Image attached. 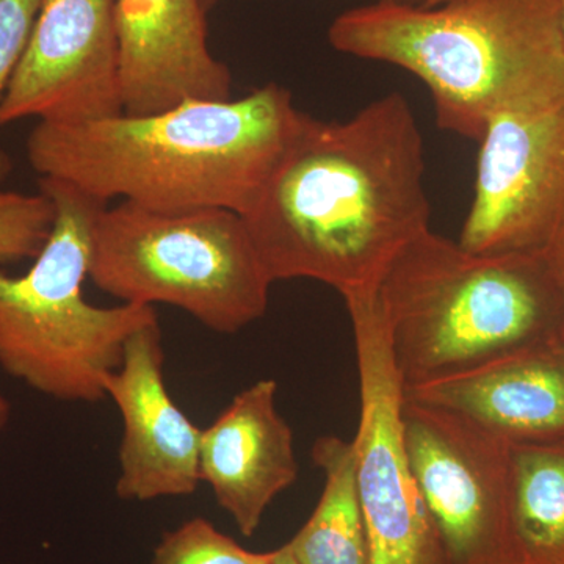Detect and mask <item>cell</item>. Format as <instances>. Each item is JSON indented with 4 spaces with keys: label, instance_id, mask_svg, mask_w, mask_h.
I'll return each instance as SVG.
<instances>
[{
    "label": "cell",
    "instance_id": "ba28073f",
    "mask_svg": "<svg viewBox=\"0 0 564 564\" xmlns=\"http://www.w3.org/2000/svg\"><path fill=\"white\" fill-rule=\"evenodd\" d=\"M411 469L447 564H524L513 521L511 445L462 415L404 397Z\"/></svg>",
    "mask_w": 564,
    "mask_h": 564
},
{
    "label": "cell",
    "instance_id": "277c9868",
    "mask_svg": "<svg viewBox=\"0 0 564 564\" xmlns=\"http://www.w3.org/2000/svg\"><path fill=\"white\" fill-rule=\"evenodd\" d=\"M378 295L404 388L564 336L545 254H478L430 228L389 263Z\"/></svg>",
    "mask_w": 564,
    "mask_h": 564
},
{
    "label": "cell",
    "instance_id": "cb8c5ba5",
    "mask_svg": "<svg viewBox=\"0 0 564 564\" xmlns=\"http://www.w3.org/2000/svg\"><path fill=\"white\" fill-rule=\"evenodd\" d=\"M556 9H558L560 31H562L564 43V0H556Z\"/></svg>",
    "mask_w": 564,
    "mask_h": 564
},
{
    "label": "cell",
    "instance_id": "603a6c76",
    "mask_svg": "<svg viewBox=\"0 0 564 564\" xmlns=\"http://www.w3.org/2000/svg\"><path fill=\"white\" fill-rule=\"evenodd\" d=\"M223 2V0H202V6L206 13L214 10L218 3ZM397 2H406V3H422L423 0H397Z\"/></svg>",
    "mask_w": 564,
    "mask_h": 564
},
{
    "label": "cell",
    "instance_id": "7402d4cb",
    "mask_svg": "<svg viewBox=\"0 0 564 564\" xmlns=\"http://www.w3.org/2000/svg\"><path fill=\"white\" fill-rule=\"evenodd\" d=\"M273 564H299L296 560L293 558L291 551H289L288 545H281L280 549L274 551Z\"/></svg>",
    "mask_w": 564,
    "mask_h": 564
},
{
    "label": "cell",
    "instance_id": "d4e9b609",
    "mask_svg": "<svg viewBox=\"0 0 564 564\" xmlns=\"http://www.w3.org/2000/svg\"><path fill=\"white\" fill-rule=\"evenodd\" d=\"M451 2V0H423L421 3L422 7H437L443 6V3Z\"/></svg>",
    "mask_w": 564,
    "mask_h": 564
},
{
    "label": "cell",
    "instance_id": "9c48e42d",
    "mask_svg": "<svg viewBox=\"0 0 564 564\" xmlns=\"http://www.w3.org/2000/svg\"><path fill=\"white\" fill-rule=\"evenodd\" d=\"M458 242L478 254H545L564 240V91L497 111L480 139Z\"/></svg>",
    "mask_w": 564,
    "mask_h": 564
},
{
    "label": "cell",
    "instance_id": "e0dca14e",
    "mask_svg": "<svg viewBox=\"0 0 564 564\" xmlns=\"http://www.w3.org/2000/svg\"><path fill=\"white\" fill-rule=\"evenodd\" d=\"M274 551L251 552L204 518L163 534L151 564H272Z\"/></svg>",
    "mask_w": 564,
    "mask_h": 564
},
{
    "label": "cell",
    "instance_id": "8992f818",
    "mask_svg": "<svg viewBox=\"0 0 564 564\" xmlns=\"http://www.w3.org/2000/svg\"><path fill=\"white\" fill-rule=\"evenodd\" d=\"M88 278L121 303L169 304L220 334L262 318L273 284L237 212L128 202L96 214Z\"/></svg>",
    "mask_w": 564,
    "mask_h": 564
},
{
    "label": "cell",
    "instance_id": "9a60e30c",
    "mask_svg": "<svg viewBox=\"0 0 564 564\" xmlns=\"http://www.w3.org/2000/svg\"><path fill=\"white\" fill-rule=\"evenodd\" d=\"M311 456L325 486L310 521L285 545L299 564H370L351 443L328 434Z\"/></svg>",
    "mask_w": 564,
    "mask_h": 564
},
{
    "label": "cell",
    "instance_id": "5b68a950",
    "mask_svg": "<svg viewBox=\"0 0 564 564\" xmlns=\"http://www.w3.org/2000/svg\"><path fill=\"white\" fill-rule=\"evenodd\" d=\"M40 192L54 203V229L28 272L0 270V369L58 402H104V378L120 366L129 337L158 314L154 306L85 300L91 226L107 204L47 177Z\"/></svg>",
    "mask_w": 564,
    "mask_h": 564
},
{
    "label": "cell",
    "instance_id": "ac0fdd59",
    "mask_svg": "<svg viewBox=\"0 0 564 564\" xmlns=\"http://www.w3.org/2000/svg\"><path fill=\"white\" fill-rule=\"evenodd\" d=\"M54 223V203L43 192L28 195L0 187V263L35 259Z\"/></svg>",
    "mask_w": 564,
    "mask_h": 564
},
{
    "label": "cell",
    "instance_id": "52a82bcc",
    "mask_svg": "<svg viewBox=\"0 0 564 564\" xmlns=\"http://www.w3.org/2000/svg\"><path fill=\"white\" fill-rule=\"evenodd\" d=\"M344 300L358 361L361 413L351 445L370 564H447L404 444V386L378 288Z\"/></svg>",
    "mask_w": 564,
    "mask_h": 564
},
{
    "label": "cell",
    "instance_id": "44dd1931",
    "mask_svg": "<svg viewBox=\"0 0 564 564\" xmlns=\"http://www.w3.org/2000/svg\"><path fill=\"white\" fill-rule=\"evenodd\" d=\"M11 419V404L7 397L0 392V429H6Z\"/></svg>",
    "mask_w": 564,
    "mask_h": 564
},
{
    "label": "cell",
    "instance_id": "484cf974",
    "mask_svg": "<svg viewBox=\"0 0 564 564\" xmlns=\"http://www.w3.org/2000/svg\"><path fill=\"white\" fill-rule=\"evenodd\" d=\"M273 564V563H272Z\"/></svg>",
    "mask_w": 564,
    "mask_h": 564
},
{
    "label": "cell",
    "instance_id": "7a4b0ae2",
    "mask_svg": "<svg viewBox=\"0 0 564 564\" xmlns=\"http://www.w3.org/2000/svg\"><path fill=\"white\" fill-rule=\"evenodd\" d=\"M302 110L269 84L240 99L185 101L79 124L39 121L28 158L40 177L106 203L248 214L291 143Z\"/></svg>",
    "mask_w": 564,
    "mask_h": 564
},
{
    "label": "cell",
    "instance_id": "6da1fadb",
    "mask_svg": "<svg viewBox=\"0 0 564 564\" xmlns=\"http://www.w3.org/2000/svg\"><path fill=\"white\" fill-rule=\"evenodd\" d=\"M423 176L421 129L400 93L345 121L302 111L243 220L272 282L318 281L343 296L369 291L430 228Z\"/></svg>",
    "mask_w": 564,
    "mask_h": 564
},
{
    "label": "cell",
    "instance_id": "30bf717a",
    "mask_svg": "<svg viewBox=\"0 0 564 564\" xmlns=\"http://www.w3.org/2000/svg\"><path fill=\"white\" fill-rule=\"evenodd\" d=\"M117 0H41L0 128L36 118L79 124L122 113Z\"/></svg>",
    "mask_w": 564,
    "mask_h": 564
},
{
    "label": "cell",
    "instance_id": "4fadbf2b",
    "mask_svg": "<svg viewBox=\"0 0 564 564\" xmlns=\"http://www.w3.org/2000/svg\"><path fill=\"white\" fill-rule=\"evenodd\" d=\"M404 397L462 415L508 444L564 441V336L410 386Z\"/></svg>",
    "mask_w": 564,
    "mask_h": 564
},
{
    "label": "cell",
    "instance_id": "7c38bea8",
    "mask_svg": "<svg viewBox=\"0 0 564 564\" xmlns=\"http://www.w3.org/2000/svg\"><path fill=\"white\" fill-rule=\"evenodd\" d=\"M202 0H117L122 113L231 99V73L212 54Z\"/></svg>",
    "mask_w": 564,
    "mask_h": 564
},
{
    "label": "cell",
    "instance_id": "5bb4252c",
    "mask_svg": "<svg viewBox=\"0 0 564 564\" xmlns=\"http://www.w3.org/2000/svg\"><path fill=\"white\" fill-rule=\"evenodd\" d=\"M276 393V381H256L202 434L199 478L247 538L299 478L292 429L278 411Z\"/></svg>",
    "mask_w": 564,
    "mask_h": 564
},
{
    "label": "cell",
    "instance_id": "ffe728a7",
    "mask_svg": "<svg viewBox=\"0 0 564 564\" xmlns=\"http://www.w3.org/2000/svg\"><path fill=\"white\" fill-rule=\"evenodd\" d=\"M545 258H547L552 273H554L555 280L558 282L564 295V240L545 252Z\"/></svg>",
    "mask_w": 564,
    "mask_h": 564
},
{
    "label": "cell",
    "instance_id": "8fae6325",
    "mask_svg": "<svg viewBox=\"0 0 564 564\" xmlns=\"http://www.w3.org/2000/svg\"><path fill=\"white\" fill-rule=\"evenodd\" d=\"M159 322L133 333L120 366L104 378L107 399L120 411L122 436L115 491L128 502L191 496L199 478L198 429L170 395Z\"/></svg>",
    "mask_w": 564,
    "mask_h": 564
},
{
    "label": "cell",
    "instance_id": "3957f363",
    "mask_svg": "<svg viewBox=\"0 0 564 564\" xmlns=\"http://www.w3.org/2000/svg\"><path fill=\"white\" fill-rule=\"evenodd\" d=\"M328 40L419 77L437 126L464 139L480 141L497 111L564 91L556 0H378L339 14Z\"/></svg>",
    "mask_w": 564,
    "mask_h": 564
},
{
    "label": "cell",
    "instance_id": "d6986e66",
    "mask_svg": "<svg viewBox=\"0 0 564 564\" xmlns=\"http://www.w3.org/2000/svg\"><path fill=\"white\" fill-rule=\"evenodd\" d=\"M41 0H0V101L32 39ZM11 172L9 155L0 150V182Z\"/></svg>",
    "mask_w": 564,
    "mask_h": 564
},
{
    "label": "cell",
    "instance_id": "2e32d148",
    "mask_svg": "<svg viewBox=\"0 0 564 564\" xmlns=\"http://www.w3.org/2000/svg\"><path fill=\"white\" fill-rule=\"evenodd\" d=\"M510 445L522 562L564 564V441Z\"/></svg>",
    "mask_w": 564,
    "mask_h": 564
}]
</instances>
